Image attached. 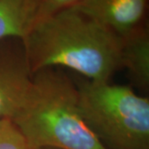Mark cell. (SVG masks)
<instances>
[{"mask_svg":"<svg viewBox=\"0 0 149 149\" xmlns=\"http://www.w3.org/2000/svg\"><path fill=\"white\" fill-rule=\"evenodd\" d=\"M38 149H56V148H38Z\"/></svg>","mask_w":149,"mask_h":149,"instance_id":"obj_10","label":"cell"},{"mask_svg":"<svg viewBox=\"0 0 149 149\" xmlns=\"http://www.w3.org/2000/svg\"><path fill=\"white\" fill-rule=\"evenodd\" d=\"M121 39V66L127 69L133 84L142 91L149 88L148 25Z\"/></svg>","mask_w":149,"mask_h":149,"instance_id":"obj_6","label":"cell"},{"mask_svg":"<svg viewBox=\"0 0 149 149\" xmlns=\"http://www.w3.org/2000/svg\"><path fill=\"white\" fill-rule=\"evenodd\" d=\"M0 56V118L13 120L23 106L32 86V74L20 39Z\"/></svg>","mask_w":149,"mask_h":149,"instance_id":"obj_4","label":"cell"},{"mask_svg":"<svg viewBox=\"0 0 149 149\" xmlns=\"http://www.w3.org/2000/svg\"><path fill=\"white\" fill-rule=\"evenodd\" d=\"M0 149H28L20 130L8 118H0Z\"/></svg>","mask_w":149,"mask_h":149,"instance_id":"obj_8","label":"cell"},{"mask_svg":"<svg viewBox=\"0 0 149 149\" xmlns=\"http://www.w3.org/2000/svg\"><path fill=\"white\" fill-rule=\"evenodd\" d=\"M73 8L119 38L148 25V0H82Z\"/></svg>","mask_w":149,"mask_h":149,"instance_id":"obj_5","label":"cell"},{"mask_svg":"<svg viewBox=\"0 0 149 149\" xmlns=\"http://www.w3.org/2000/svg\"><path fill=\"white\" fill-rule=\"evenodd\" d=\"M80 115L105 149H149V99L127 85L74 80Z\"/></svg>","mask_w":149,"mask_h":149,"instance_id":"obj_3","label":"cell"},{"mask_svg":"<svg viewBox=\"0 0 149 149\" xmlns=\"http://www.w3.org/2000/svg\"><path fill=\"white\" fill-rule=\"evenodd\" d=\"M82 0H37V13L35 23L61 11L75 7Z\"/></svg>","mask_w":149,"mask_h":149,"instance_id":"obj_9","label":"cell"},{"mask_svg":"<svg viewBox=\"0 0 149 149\" xmlns=\"http://www.w3.org/2000/svg\"><path fill=\"white\" fill-rule=\"evenodd\" d=\"M37 0H0V42L22 40L36 22Z\"/></svg>","mask_w":149,"mask_h":149,"instance_id":"obj_7","label":"cell"},{"mask_svg":"<svg viewBox=\"0 0 149 149\" xmlns=\"http://www.w3.org/2000/svg\"><path fill=\"white\" fill-rule=\"evenodd\" d=\"M12 121L28 149H105L80 115L74 80L60 68L32 74L30 93Z\"/></svg>","mask_w":149,"mask_h":149,"instance_id":"obj_2","label":"cell"},{"mask_svg":"<svg viewBox=\"0 0 149 149\" xmlns=\"http://www.w3.org/2000/svg\"><path fill=\"white\" fill-rule=\"evenodd\" d=\"M32 74L67 68L83 78L109 81L121 66V39L70 8L37 22L22 40Z\"/></svg>","mask_w":149,"mask_h":149,"instance_id":"obj_1","label":"cell"}]
</instances>
